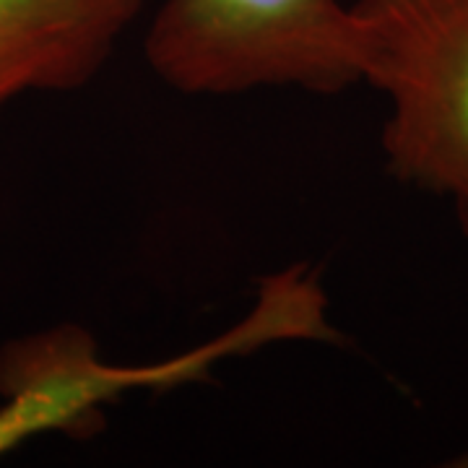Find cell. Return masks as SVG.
<instances>
[{
  "label": "cell",
  "mask_w": 468,
  "mask_h": 468,
  "mask_svg": "<svg viewBox=\"0 0 468 468\" xmlns=\"http://www.w3.org/2000/svg\"><path fill=\"white\" fill-rule=\"evenodd\" d=\"M356 79L388 101V172L468 237V0H354Z\"/></svg>",
  "instance_id": "1"
},
{
  "label": "cell",
  "mask_w": 468,
  "mask_h": 468,
  "mask_svg": "<svg viewBox=\"0 0 468 468\" xmlns=\"http://www.w3.org/2000/svg\"><path fill=\"white\" fill-rule=\"evenodd\" d=\"M144 48L151 70L193 97L359 84L344 0H159Z\"/></svg>",
  "instance_id": "2"
},
{
  "label": "cell",
  "mask_w": 468,
  "mask_h": 468,
  "mask_svg": "<svg viewBox=\"0 0 468 468\" xmlns=\"http://www.w3.org/2000/svg\"><path fill=\"white\" fill-rule=\"evenodd\" d=\"M224 344L183 354L175 365L115 369L97 359L94 341L76 328L21 338L0 354V455L48 432H76L97 419L101 401L133 385L177 383L224 356Z\"/></svg>",
  "instance_id": "3"
},
{
  "label": "cell",
  "mask_w": 468,
  "mask_h": 468,
  "mask_svg": "<svg viewBox=\"0 0 468 468\" xmlns=\"http://www.w3.org/2000/svg\"><path fill=\"white\" fill-rule=\"evenodd\" d=\"M146 0H0V112L100 76Z\"/></svg>",
  "instance_id": "4"
}]
</instances>
